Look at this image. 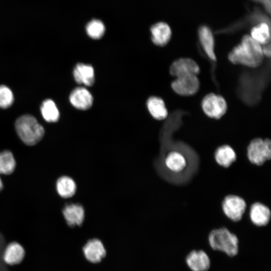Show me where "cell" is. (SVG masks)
<instances>
[{
	"label": "cell",
	"mask_w": 271,
	"mask_h": 271,
	"mask_svg": "<svg viewBox=\"0 0 271 271\" xmlns=\"http://www.w3.org/2000/svg\"><path fill=\"white\" fill-rule=\"evenodd\" d=\"M152 40L156 45L164 46L170 41L172 32L169 26L164 22H159L151 28Z\"/></svg>",
	"instance_id": "9a60e30c"
},
{
	"label": "cell",
	"mask_w": 271,
	"mask_h": 271,
	"mask_svg": "<svg viewBox=\"0 0 271 271\" xmlns=\"http://www.w3.org/2000/svg\"><path fill=\"white\" fill-rule=\"evenodd\" d=\"M105 26L103 23L98 20H93L89 22L86 27L88 35L94 39L101 38L105 32Z\"/></svg>",
	"instance_id": "d4e9b609"
},
{
	"label": "cell",
	"mask_w": 271,
	"mask_h": 271,
	"mask_svg": "<svg viewBox=\"0 0 271 271\" xmlns=\"http://www.w3.org/2000/svg\"><path fill=\"white\" fill-rule=\"evenodd\" d=\"M62 213L67 224L70 227L81 226L85 218V210L78 203L67 204Z\"/></svg>",
	"instance_id": "30bf717a"
},
{
	"label": "cell",
	"mask_w": 271,
	"mask_h": 271,
	"mask_svg": "<svg viewBox=\"0 0 271 271\" xmlns=\"http://www.w3.org/2000/svg\"><path fill=\"white\" fill-rule=\"evenodd\" d=\"M200 72L198 64L190 58H180L175 61L171 65L170 72L177 77L187 75H197Z\"/></svg>",
	"instance_id": "ba28073f"
},
{
	"label": "cell",
	"mask_w": 271,
	"mask_h": 271,
	"mask_svg": "<svg viewBox=\"0 0 271 271\" xmlns=\"http://www.w3.org/2000/svg\"><path fill=\"white\" fill-rule=\"evenodd\" d=\"M262 50L263 55L270 57V43L263 45Z\"/></svg>",
	"instance_id": "4316f807"
},
{
	"label": "cell",
	"mask_w": 271,
	"mask_h": 271,
	"mask_svg": "<svg viewBox=\"0 0 271 271\" xmlns=\"http://www.w3.org/2000/svg\"><path fill=\"white\" fill-rule=\"evenodd\" d=\"M202 107L207 116L212 118L219 119L225 113L227 104L221 96L210 93L203 99Z\"/></svg>",
	"instance_id": "5b68a950"
},
{
	"label": "cell",
	"mask_w": 271,
	"mask_h": 271,
	"mask_svg": "<svg viewBox=\"0 0 271 271\" xmlns=\"http://www.w3.org/2000/svg\"><path fill=\"white\" fill-rule=\"evenodd\" d=\"M70 102L75 108L86 110L89 108L93 103V97L90 92L85 88L77 87L70 93Z\"/></svg>",
	"instance_id": "7c38bea8"
},
{
	"label": "cell",
	"mask_w": 271,
	"mask_h": 271,
	"mask_svg": "<svg viewBox=\"0 0 271 271\" xmlns=\"http://www.w3.org/2000/svg\"><path fill=\"white\" fill-rule=\"evenodd\" d=\"M208 241L213 250L222 251L229 256H234L238 252V239L226 228L212 230L209 234Z\"/></svg>",
	"instance_id": "3957f363"
},
{
	"label": "cell",
	"mask_w": 271,
	"mask_h": 271,
	"mask_svg": "<svg viewBox=\"0 0 271 271\" xmlns=\"http://www.w3.org/2000/svg\"><path fill=\"white\" fill-rule=\"evenodd\" d=\"M16 167V161L13 154L9 151L0 153V174L12 173Z\"/></svg>",
	"instance_id": "cb8c5ba5"
},
{
	"label": "cell",
	"mask_w": 271,
	"mask_h": 271,
	"mask_svg": "<svg viewBox=\"0 0 271 271\" xmlns=\"http://www.w3.org/2000/svg\"><path fill=\"white\" fill-rule=\"evenodd\" d=\"M3 183H2V180H1V179L0 178V191L3 189Z\"/></svg>",
	"instance_id": "83f0119b"
},
{
	"label": "cell",
	"mask_w": 271,
	"mask_h": 271,
	"mask_svg": "<svg viewBox=\"0 0 271 271\" xmlns=\"http://www.w3.org/2000/svg\"><path fill=\"white\" fill-rule=\"evenodd\" d=\"M41 112L44 119L49 122L58 120L59 112L55 103L51 99L44 100L41 106Z\"/></svg>",
	"instance_id": "603a6c76"
},
{
	"label": "cell",
	"mask_w": 271,
	"mask_h": 271,
	"mask_svg": "<svg viewBox=\"0 0 271 271\" xmlns=\"http://www.w3.org/2000/svg\"><path fill=\"white\" fill-rule=\"evenodd\" d=\"M186 261L192 271H208L210 267L208 255L201 250L191 251L187 255Z\"/></svg>",
	"instance_id": "8fae6325"
},
{
	"label": "cell",
	"mask_w": 271,
	"mask_h": 271,
	"mask_svg": "<svg viewBox=\"0 0 271 271\" xmlns=\"http://www.w3.org/2000/svg\"><path fill=\"white\" fill-rule=\"evenodd\" d=\"M165 165L169 170L174 173H179L186 167L187 161L183 154L179 151H172L167 154L165 159Z\"/></svg>",
	"instance_id": "ac0fdd59"
},
{
	"label": "cell",
	"mask_w": 271,
	"mask_h": 271,
	"mask_svg": "<svg viewBox=\"0 0 271 271\" xmlns=\"http://www.w3.org/2000/svg\"><path fill=\"white\" fill-rule=\"evenodd\" d=\"M261 47L250 36L245 35L241 43L235 46L229 53L228 59L234 64L257 67L263 61L264 55Z\"/></svg>",
	"instance_id": "6da1fadb"
},
{
	"label": "cell",
	"mask_w": 271,
	"mask_h": 271,
	"mask_svg": "<svg viewBox=\"0 0 271 271\" xmlns=\"http://www.w3.org/2000/svg\"><path fill=\"white\" fill-rule=\"evenodd\" d=\"M14 95L12 90L7 86L0 85V107L7 108L13 103Z\"/></svg>",
	"instance_id": "484cf974"
},
{
	"label": "cell",
	"mask_w": 271,
	"mask_h": 271,
	"mask_svg": "<svg viewBox=\"0 0 271 271\" xmlns=\"http://www.w3.org/2000/svg\"><path fill=\"white\" fill-rule=\"evenodd\" d=\"M18 135L26 145H34L44 134V129L33 116L26 114L19 117L15 122Z\"/></svg>",
	"instance_id": "7a4b0ae2"
},
{
	"label": "cell",
	"mask_w": 271,
	"mask_h": 271,
	"mask_svg": "<svg viewBox=\"0 0 271 271\" xmlns=\"http://www.w3.org/2000/svg\"><path fill=\"white\" fill-rule=\"evenodd\" d=\"M236 158L234 150L229 146L223 145L217 149L215 153L216 162L221 166L229 167Z\"/></svg>",
	"instance_id": "d6986e66"
},
{
	"label": "cell",
	"mask_w": 271,
	"mask_h": 271,
	"mask_svg": "<svg viewBox=\"0 0 271 271\" xmlns=\"http://www.w3.org/2000/svg\"><path fill=\"white\" fill-rule=\"evenodd\" d=\"M25 250L19 243L12 242L9 243L3 252L4 261L9 265H15L20 263L25 256Z\"/></svg>",
	"instance_id": "4fadbf2b"
},
{
	"label": "cell",
	"mask_w": 271,
	"mask_h": 271,
	"mask_svg": "<svg viewBox=\"0 0 271 271\" xmlns=\"http://www.w3.org/2000/svg\"><path fill=\"white\" fill-rule=\"evenodd\" d=\"M222 207L228 218L233 221H238L242 218L246 204L244 199L239 196L230 195L224 198Z\"/></svg>",
	"instance_id": "8992f818"
},
{
	"label": "cell",
	"mask_w": 271,
	"mask_h": 271,
	"mask_svg": "<svg viewBox=\"0 0 271 271\" xmlns=\"http://www.w3.org/2000/svg\"><path fill=\"white\" fill-rule=\"evenodd\" d=\"M270 211L265 205L260 203L253 204L250 209L249 216L253 224L257 226L267 225L270 219Z\"/></svg>",
	"instance_id": "5bb4252c"
},
{
	"label": "cell",
	"mask_w": 271,
	"mask_h": 271,
	"mask_svg": "<svg viewBox=\"0 0 271 271\" xmlns=\"http://www.w3.org/2000/svg\"><path fill=\"white\" fill-rule=\"evenodd\" d=\"M76 184L70 177L64 176L59 178L56 182V190L62 198H68L73 196L76 191Z\"/></svg>",
	"instance_id": "44dd1931"
},
{
	"label": "cell",
	"mask_w": 271,
	"mask_h": 271,
	"mask_svg": "<svg viewBox=\"0 0 271 271\" xmlns=\"http://www.w3.org/2000/svg\"><path fill=\"white\" fill-rule=\"evenodd\" d=\"M250 36L261 45L270 43V35L269 25L262 22L253 27Z\"/></svg>",
	"instance_id": "7402d4cb"
},
{
	"label": "cell",
	"mask_w": 271,
	"mask_h": 271,
	"mask_svg": "<svg viewBox=\"0 0 271 271\" xmlns=\"http://www.w3.org/2000/svg\"><path fill=\"white\" fill-rule=\"evenodd\" d=\"M249 161L260 166L271 158V143L269 139L256 138L252 140L247 149Z\"/></svg>",
	"instance_id": "277c9868"
},
{
	"label": "cell",
	"mask_w": 271,
	"mask_h": 271,
	"mask_svg": "<svg viewBox=\"0 0 271 271\" xmlns=\"http://www.w3.org/2000/svg\"><path fill=\"white\" fill-rule=\"evenodd\" d=\"M84 256L92 263L100 262L106 254L101 241L97 238L89 240L82 247Z\"/></svg>",
	"instance_id": "9c48e42d"
},
{
	"label": "cell",
	"mask_w": 271,
	"mask_h": 271,
	"mask_svg": "<svg viewBox=\"0 0 271 271\" xmlns=\"http://www.w3.org/2000/svg\"><path fill=\"white\" fill-rule=\"evenodd\" d=\"M73 76L76 82L86 86H91L94 82V71L92 66L78 63L73 70Z\"/></svg>",
	"instance_id": "2e32d148"
},
{
	"label": "cell",
	"mask_w": 271,
	"mask_h": 271,
	"mask_svg": "<svg viewBox=\"0 0 271 271\" xmlns=\"http://www.w3.org/2000/svg\"><path fill=\"white\" fill-rule=\"evenodd\" d=\"M173 90L184 96L196 93L199 89V81L195 75H187L177 77L171 84Z\"/></svg>",
	"instance_id": "52a82bcc"
},
{
	"label": "cell",
	"mask_w": 271,
	"mask_h": 271,
	"mask_svg": "<svg viewBox=\"0 0 271 271\" xmlns=\"http://www.w3.org/2000/svg\"><path fill=\"white\" fill-rule=\"evenodd\" d=\"M147 107L152 116L158 120H163L168 115V111L162 99L156 96L150 97Z\"/></svg>",
	"instance_id": "ffe728a7"
},
{
	"label": "cell",
	"mask_w": 271,
	"mask_h": 271,
	"mask_svg": "<svg viewBox=\"0 0 271 271\" xmlns=\"http://www.w3.org/2000/svg\"><path fill=\"white\" fill-rule=\"evenodd\" d=\"M198 36L201 45L208 57L212 60H216L214 52V40L211 30L206 26L200 27Z\"/></svg>",
	"instance_id": "e0dca14e"
}]
</instances>
